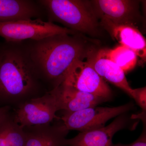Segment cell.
Here are the masks:
<instances>
[{
	"label": "cell",
	"instance_id": "cell-14",
	"mask_svg": "<svg viewBox=\"0 0 146 146\" xmlns=\"http://www.w3.org/2000/svg\"><path fill=\"white\" fill-rule=\"evenodd\" d=\"M60 110L74 112L97 106L105 100L92 94L82 92L72 86L60 84L56 88Z\"/></svg>",
	"mask_w": 146,
	"mask_h": 146
},
{
	"label": "cell",
	"instance_id": "cell-6",
	"mask_svg": "<svg viewBox=\"0 0 146 146\" xmlns=\"http://www.w3.org/2000/svg\"><path fill=\"white\" fill-rule=\"evenodd\" d=\"M97 106L76 112H65L60 119L68 130L83 132L104 126L110 119L125 114L133 109L134 106L129 102L117 107Z\"/></svg>",
	"mask_w": 146,
	"mask_h": 146
},
{
	"label": "cell",
	"instance_id": "cell-10",
	"mask_svg": "<svg viewBox=\"0 0 146 146\" xmlns=\"http://www.w3.org/2000/svg\"><path fill=\"white\" fill-rule=\"evenodd\" d=\"M86 60L99 75L131 96L133 89L128 82L125 73L108 57L107 49L94 50L86 58Z\"/></svg>",
	"mask_w": 146,
	"mask_h": 146
},
{
	"label": "cell",
	"instance_id": "cell-11",
	"mask_svg": "<svg viewBox=\"0 0 146 146\" xmlns=\"http://www.w3.org/2000/svg\"><path fill=\"white\" fill-rule=\"evenodd\" d=\"M23 127L25 146H66L68 130L63 123Z\"/></svg>",
	"mask_w": 146,
	"mask_h": 146
},
{
	"label": "cell",
	"instance_id": "cell-8",
	"mask_svg": "<svg viewBox=\"0 0 146 146\" xmlns=\"http://www.w3.org/2000/svg\"><path fill=\"white\" fill-rule=\"evenodd\" d=\"M98 18L116 25L135 27L141 19L139 1L131 0L90 1Z\"/></svg>",
	"mask_w": 146,
	"mask_h": 146
},
{
	"label": "cell",
	"instance_id": "cell-15",
	"mask_svg": "<svg viewBox=\"0 0 146 146\" xmlns=\"http://www.w3.org/2000/svg\"><path fill=\"white\" fill-rule=\"evenodd\" d=\"M10 112L0 120V146H25L23 127L15 121Z\"/></svg>",
	"mask_w": 146,
	"mask_h": 146
},
{
	"label": "cell",
	"instance_id": "cell-3",
	"mask_svg": "<svg viewBox=\"0 0 146 146\" xmlns=\"http://www.w3.org/2000/svg\"><path fill=\"white\" fill-rule=\"evenodd\" d=\"M48 21L63 24L76 32L96 35L100 23L91 1L80 0H38Z\"/></svg>",
	"mask_w": 146,
	"mask_h": 146
},
{
	"label": "cell",
	"instance_id": "cell-18",
	"mask_svg": "<svg viewBox=\"0 0 146 146\" xmlns=\"http://www.w3.org/2000/svg\"><path fill=\"white\" fill-rule=\"evenodd\" d=\"M114 146H146V133L145 129L139 137L133 143H131L125 145L121 143L114 144Z\"/></svg>",
	"mask_w": 146,
	"mask_h": 146
},
{
	"label": "cell",
	"instance_id": "cell-19",
	"mask_svg": "<svg viewBox=\"0 0 146 146\" xmlns=\"http://www.w3.org/2000/svg\"><path fill=\"white\" fill-rule=\"evenodd\" d=\"M11 107L3 106L0 107V120L10 112Z\"/></svg>",
	"mask_w": 146,
	"mask_h": 146
},
{
	"label": "cell",
	"instance_id": "cell-2",
	"mask_svg": "<svg viewBox=\"0 0 146 146\" xmlns=\"http://www.w3.org/2000/svg\"><path fill=\"white\" fill-rule=\"evenodd\" d=\"M48 91L38 78L23 41L0 44V103L16 107Z\"/></svg>",
	"mask_w": 146,
	"mask_h": 146
},
{
	"label": "cell",
	"instance_id": "cell-17",
	"mask_svg": "<svg viewBox=\"0 0 146 146\" xmlns=\"http://www.w3.org/2000/svg\"><path fill=\"white\" fill-rule=\"evenodd\" d=\"M131 97L135 100L138 105L141 107L143 112L146 113V87L133 89Z\"/></svg>",
	"mask_w": 146,
	"mask_h": 146
},
{
	"label": "cell",
	"instance_id": "cell-9",
	"mask_svg": "<svg viewBox=\"0 0 146 146\" xmlns=\"http://www.w3.org/2000/svg\"><path fill=\"white\" fill-rule=\"evenodd\" d=\"M132 119L126 113L120 115L106 126L80 132L74 138L67 139L66 146H114V135L127 127Z\"/></svg>",
	"mask_w": 146,
	"mask_h": 146
},
{
	"label": "cell",
	"instance_id": "cell-1",
	"mask_svg": "<svg viewBox=\"0 0 146 146\" xmlns=\"http://www.w3.org/2000/svg\"><path fill=\"white\" fill-rule=\"evenodd\" d=\"M78 34L63 33L23 41L38 78L48 91L63 83L75 61L86 58L95 50Z\"/></svg>",
	"mask_w": 146,
	"mask_h": 146
},
{
	"label": "cell",
	"instance_id": "cell-12",
	"mask_svg": "<svg viewBox=\"0 0 146 146\" xmlns=\"http://www.w3.org/2000/svg\"><path fill=\"white\" fill-rule=\"evenodd\" d=\"M46 12L37 1L0 0V23L42 19Z\"/></svg>",
	"mask_w": 146,
	"mask_h": 146
},
{
	"label": "cell",
	"instance_id": "cell-16",
	"mask_svg": "<svg viewBox=\"0 0 146 146\" xmlns=\"http://www.w3.org/2000/svg\"><path fill=\"white\" fill-rule=\"evenodd\" d=\"M108 56L125 73L136 66L138 56L132 50L120 46L113 49H107Z\"/></svg>",
	"mask_w": 146,
	"mask_h": 146
},
{
	"label": "cell",
	"instance_id": "cell-4",
	"mask_svg": "<svg viewBox=\"0 0 146 146\" xmlns=\"http://www.w3.org/2000/svg\"><path fill=\"white\" fill-rule=\"evenodd\" d=\"M13 119L23 127L50 124L60 110L56 88L15 107Z\"/></svg>",
	"mask_w": 146,
	"mask_h": 146
},
{
	"label": "cell",
	"instance_id": "cell-7",
	"mask_svg": "<svg viewBox=\"0 0 146 146\" xmlns=\"http://www.w3.org/2000/svg\"><path fill=\"white\" fill-rule=\"evenodd\" d=\"M62 84L100 97L106 102L112 98V91L107 84L91 65L83 59L76 60L72 64Z\"/></svg>",
	"mask_w": 146,
	"mask_h": 146
},
{
	"label": "cell",
	"instance_id": "cell-13",
	"mask_svg": "<svg viewBox=\"0 0 146 146\" xmlns=\"http://www.w3.org/2000/svg\"><path fill=\"white\" fill-rule=\"evenodd\" d=\"M100 24L121 46L130 49L137 56L145 59L146 39L136 27L129 25H116L103 19H101Z\"/></svg>",
	"mask_w": 146,
	"mask_h": 146
},
{
	"label": "cell",
	"instance_id": "cell-5",
	"mask_svg": "<svg viewBox=\"0 0 146 146\" xmlns=\"http://www.w3.org/2000/svg\"><path fill=\"white\" fill-rule=\"evenodd\" d=\"M63 33H79L40 18L0 23V36L6 42L40 40Z\"/></svg>",
	"mask_w": 146,
	"mask_h": 146
}]
</instances>
